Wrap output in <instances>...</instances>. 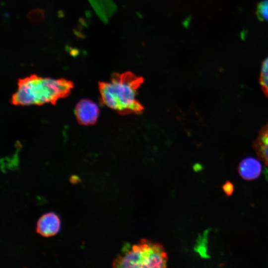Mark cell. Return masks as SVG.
<instances>
[{
	"label": "cell",
	"mask_w": 268,
	"mask_h": 268,
	"mask_svg": "<svg viewBox=\"0 0 268 268\" xmlns=\"http://www.w3.org/2000/svg\"><path fill=\"white\" fill-rule=\"evenodd\" d=\"M143 79L131 73L115 75L107 82L99 83L103 103L120 114L139 113L143 107L137 99V90Z\"/></svg>",
	"instance_id": "obj_2"
},
{
	"label": "cell",
	"mask_w": 268,
	"mask_h": 268,
	"mask_svg": "<svg viewBox=\"0 0 268 268\" xmlns=\"http://www.w3.org/2000/svg\"><path fill=\"white\" fill-rule=\"evenodd\" d=\"M222 189L224 193L228 196L232 195L234 191V186L229 181H226L222 186Z\"/></svg>",
	"instance_id": "obj_12"
},
{
	"label": "cell",
	"mask_w": 268,
	"mask_h": 268,
	"mask_svg": "<svg viewBox=\"0 0 268 268\" xmlns=\"http://www.w3.org/2000/svg\"><path fill=\"white\" fill-rule=\"evenodd\" d=\"M110 17L116 10V6L112 0H97Z\"/></svg>",
	"instance_id": "obj_11"
},
{
	"label": "cell",
	"mask_w": 268,
	"mask_h": 268,
	"mask_svg": "<svg viewBox=\"0 0 268 268\" xmlns=\"http://www.w3.org/2000/svg\"><path fill=\"white\" fill-rule=\"evenodd\" d=\"M256 13L260 20L268 21V0H265L258 4Z\"/></svg>",
	"instance_id": "obj_10"
},
{
	"label": "cell",
	"mask_w": 268,
	"mask_h": 268,
	"mask_svg": "<svg viewBox=\"0 0 268 268\" xmlns=\"http://www.w3.org/2000/svg\"><path fill=\"white\" fill-rule=\"evenodd\" d=\"M167 254L157 243L143 239L138 243L127 246L113 263L115 268H165Z\"/></svg>",
	"instance_id": "obj_3"
},
{
	"label": "cell",
	"mask_w": 268,
	"mask_h": 268,
	"mask_svg": "<svg viewBox=\"0 0 268 268\" xmlns=\"http://www.w3.org/2000/svg\"><path fill=\"white\" fill-rule=\"evenodd\" d=\"M253 146L259 158L268 167V123L260 130Z\"/></svg>",
	"instance_id": "obj_7"
},
{
	"label": "cell",
	"mask_w": 268,
	"mask_h": 268,
	"mask_svg": "<svg viewBox=\"0 0 268 268\" xmlns=\"http://www.w3.org/2000/svg\"><path fill=\"white\" fill-rule=\"evenodd\" d=\"M61 222L59 216L54 212L46 213L38 220L36 231L44 237H50L56 234L60 228Z\"/></svg>",
	"instance_id": "obj_5"
},
{
	"label": "cell",
	"mask_w": 268,
	"mask_h": 268,
	"mask_svg": "<svg viewBox=\"0 0 268 268\" xmlns=\"http://www.w3.org/2000/svg\"><path fill=\"white\" fill-rule=\"evenodd\" d=\"M73 86L71 81L31 75L20 79L18 88L12 97V103L16 105H40L55 104L67 97Z\"/></svg>",
	"instance_id": "obj_1"
},
{
	"label": "cell",
	"mask_w": 268,
	"mask_h": 268,
	"mask_svg": "<svg viewBox=\"0 0 268 268\" xmlns=\"http://www.w3.org/2000/svg\"><path fill=\"white\" fill-rule=\"evenodd\" d=\"M96 14L104 22L107 23L109 17L97 0H88Z\"/></svg>",
	"instance_id": "obj_9"
},
{
	"label": "cell",
	"mask_w": 268,
	"mask_h": 268,
	"mask_svg": "<svg viewBox=\"0 0 268 268\" xmlns=\"http://www.w3.org/2000/svg\"><path fill=\"white\" fill-rule=\"evenodd\" d=\"M261 171L262 165L260 161L251 157L243 159L238 167L240 175L246 180L255 179L260 176Z\"/></svg>",
	"instance_id": "obj_6"
},
{
	"label": "cell",
	"mask_w": 268,
	"mask_h": 268,
	"mask_svg": "<svg viewBox=\"0 0 268 268\" xmlns=\"http://www.w3.org/2000/svg\"><path fill=\"white\" fill-rule=\"evenodd\" d=\"M69 52L71 55L73 57H76L79 54V50L76 48H71Z\"/></svg>",
	"instance_id": "obj_13"
},
{
	"label": "cell",
	"mask_w": 268,
	"mask_h": 268,
	"mask_svg": "<svg viewBox=\"0 0 268 268\" xmlns=\"http://www.w3.org/2000/svg\"><path fill=\"white\" fill-rule=\"evenodd\" d=\"M190 19L189 18H187L183 22V25L185 26H189L190 24Z\"/></svg>",
	"instance_id": "obj_15"
},
{
	"label": "cell",
	"mask_w": 268,
	"mask_h": 268,
	"mask_svg": "<svg viewBox=\"0 0 268 268\" xmlns=\"http://www.w3.org/2000/svg\"><path fill=\"white\" fill-rule=\"evenodd\" d=\"M85 14H86V17H88V18L91 17V12L89 10L86 11Z\"/></svg>",
	"instance_id": "obj_16"
},
{
	"label": "cell",
	"mask_w": 268,
	"mask_h": 268,
	"mask_svg": "<svg viewBox=\"0 0 268 268\" xmlns=\"http://www.w3.org/2000/svg\"><path fill=\"white\" fill-rule=\"evenodd\" d=\"M259 82L263 92L268 98V57L263 62Z\"/></svg>",
	"instance_id": "obj_8"
},
{
	"label": "cell",
	"mask_w": 268,
	"mask_h": 268,
	"mask_svg": "<svg viewBox=\"0 0 268 268\" xmlns=\"http://www.w3.org/2000/svg\"><path fill=\"white\" fill-rule=\"evenodd\" d=\"M99 109L97 105L88 99H82L76 104L75 114L78 122L84 125L94 124L99 116Z\"/></svg>",
	"instance_id": "obj_4"
},
{
	"label": "cell",
	"mask_w": 268,
	"mask_h": 268,
	"mask_svg": "<svg viewBox=\"0 0 268 268\" xmlns=\"http://www.w3.org/2000/svg\"><path fill=\"white\" fill-rule=\"evenodd\" d=\"M70 181L72 183H77L79 182V178L77 176H72L70 177Z\"/></svg>",
	"instance_id": "obj_14"
}]
</instances>
